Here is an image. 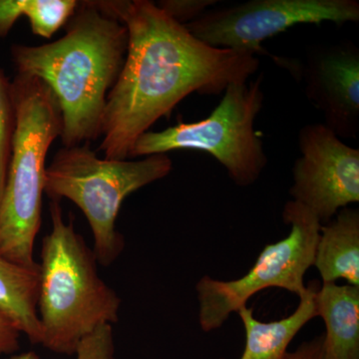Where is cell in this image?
<instances>
[{
	"label": "cell",
	"mask_w": 359,
	"mask_h": 359,
	"mask_svg": "<svg viewBox=\"0 0 359 359\" xmlns=\"http://www.w3.org/2000/svg\"><path fill=\"white\" fill-rule=\"evenodd\" d=\"M94 4L128 30L126 58L104 112L98 151L106 159H129L139 137L187 96L218 95L259 69L257 55L204 43L154 2Z\"/></svg>",
	"instance_id": "6da1fadb"
},
{
	"label": "cell",
	"mask_w": 359,
	"mask_h": 359,
	"mask_svg": "<svg viewBox=\"0 0 359 359\" xmlns=\"http://www.w3.org/2000/svg\"><path fill=\"white\" fill-rule=\"evenodd\" d=\"M127 48L126 26L99 11L94 1L79 2L65 34L56 41L11 46L16 73L39 78L55 96L65 147L100 138L107 96L121 72Z\"/></svg>",
	"instance_id": "7a4b0ae2"
},
{
	"label": "cell",
	"mask_w": 359,
	"mask_h": 359,
	"mask_svg": "<svg viewBox=\"0 0 359 359\" xmlns=\"http://www.w3.org/2000/svg\"><path fill=\"white\" fill-rule=\"evenodd\" d=\"M51 231L42 241L37 313L41 346L73 355L82 340L119 320L121 299L97 269V259L73 222L63 219L60 201L49 205Z\"/></svg>",
	"instance_id": "3957f363"
},
{
	"label": "cell",
	"mask_w": 359,
	"mask_h": 359,
	"mask_svg": "<svg viewBox=\"0 0 359 359\" xmlns=\"http://www.w3.org/2000/svg\"><path fill=\"white\" fill-rule=\"evenodd\" d=\"M11 89L16 126L0 203V256L36 269L35 240L41 226L47 152L62 133V115L49 87L16 73Z\"/></svg>",
	"instance_id": "277c9868"
},
{
	"label": "cell",
	"mask_w": 359,
	"mask_h": 359,
	"mask_svg": "<svg viewBox=\"0 0 359 359\" xmlns=\"http://www.w3.org/2000/svg\"><path fill=\"white\" fill-rule=\"evenodd\" d=\"M172 170L173 162L167 154L111 160L82 144L63 147L54 155L45 170L44 193L51 200L65 198L81 210L93 233L97 263L110 266L124 250V238L116 228L123 202Z\"/></svg>",
	"instance_id": "5b68a950"
},
{
	"label": "cell",
	"mask_w": 359,
	"mask_h": 359,
	"mask_svg": "<svg viewBox=\"0 0 359 359\" xmlns=\"http://www.w3.org/2000/svg\"><path fill=\"white\" fill-rule=\"evenodd\" d=\"M263 80L261 74L252 81L229 85L219 105L201 121L179 122L162 131L141 135L130 158L202 151L218 161L236 185H254L268 165L263 141L255 130L264 105Z\"/></svg>",
	"instance_id": "8992f818"
},
{
	"label": "cell",
	"mask_w": 359,
	"mask_h": 359,
	"mask_svg": "<svg viewBox=\"0 0 359 359\" xmlns=\"http://www.w3.org/2000/svg\"><path fill=\"white\" fill-rule=\"evenodd\" d=\"M283 219L290 226L287 237L266 245L242 278L222 280L204 276L197 283L203 332L223 327L231 314L247 306L250 297L262 290L276 287L299 297L304 294V276L313 266L321 224L306 207L294 201L283 207Z\"/></svg>",
	"instance_id": "52a82bcc"
},
{
	"label": "cell",
	"mask_w": 359,
	"mask_h": 359,
	"mask_svg": "<svg viewBox=\"0 0 359 359\" xmlns=\"http://www.w3.org/2000/svg\"><path fill=\"white\" fill-rule=\"evenodd\" d=\"M358 21V0H250L209 9L185 27L210 46L257 55L266 53L264 40L295 25Z\"/></svg>",
	"instance_id": "ba28073f"
},
{
	"label": "cell",
	"mask_w": 359,
	"mask_h": 359,
	"mask_svg": "<svg viewBox=\"0 0 359 359\" xmlns=\"http://www.w3.org/2000/svg\"><path fill=\"white\" fill-rule=\"evenodd\" d=\"M297 142L302 156L292 167V201L327 224L340 210L359 202V150L323 123L304 125Z\"/></svg>",
	"instance_id": "9c48e42d"
},
{
	"label": "cell",
	"mask_w": 359,
	"mask_h": 359,
	"mask_svg": "<svg viewBox=\"0 0 359 359\" xmlns=\"http://www.w3.org/2000/svg\"><path fill=\"white\" fill-rule=\"evenodd\" d=\"M304 93L340 139L359 131V49L353 41L311 47L302 71Z\"/></svg>",
	"instance_id": "30bf717a"
},
{
	"label": "cell",
	"mask_w": 359,
	"mask_h": 359,
	"mask_svg": "<svg viewBox=\"0 0 359 359\" xmlns=\"http://www.w3.org/2000/svg\"><path fill=\"white\" fill-rule=\"evenodd\" d=\"M316 316L325 321L327 359H359V287L323 283L314 294Z\"/></svg>",
	"instance_id": "8fae6325"
},
{
	"label": "cell",
	"mask_w": 359,
	"mask_h": 359,
	"mask_svg": "<svg viewBox=\"0 0 359 359\" xmlns=\"http://www.w3.org/2000/svg\"><path fill=\"white\" fill-rule=\"evenodd\" d=\"M313 266L323 283L344 280L347 285L359 287L358 209L344 208L321 224Z\"/></svg>",
	"instance_id": "7c38bea8"
},
{
	"label": "cell",
	"mask_w": 359,
	"mask_h": 359,
	"mask_svg": "<svg viewBox=\"0 0 359 359\" xmlns=\"http://www.w3.org/2000/svg\"><path fill=\"white\" fill-rule=\"evenodd\" d=\"M316 290L314 285L306 287L294 313L282 320L262 321L255 318L254 309L249 306L238 309L245 332L244 353L240 359H287L292 340L316 316Z\"/></svg>",
	"instance_id": "4fadbf2b"
},
{
	"label": "cell",
	"mask_w": 359,
	"mask_h": 359,
	"mask_svg": "<svg viewBox=\"0 0 359 359\" xmlns=\"http://www.w3.org/2000/svg\"><path fill=\"white\" fill-rule=\"evenodd\" d=\"M39 266L25 268L0 256V313L33 344H41L37 313Z\"/></svg>",
	"instance_id": "5bb4252c"
},
{
	"label": "cell",
	"mask_w": 359,
	"mask_h": 359,
	"mask_svg": "<svg viewBox=\"0 0 359 359\" xmlns=\"http://www.w3.org/2000/svg\"><path fill=\"white\" fill-rule=\"evenodd\" d=\"M77 0H0V39L21 16L28 18L33 34L50 39L76 11Z\"/></svg>",
	"instance_id": "9a60e30c"
},
{
	"label": "cell",
	"mask_w": 359,
	"mask_h": 359,
	"mask_svg": "<svg viewBox=\"0 0 359 359\" xmlns=\"http://www.w3.org/2000/svg\"><path fill=\"white\" fill-rule=\"evenodd\" d=\"M15 126L16 113L11 82L0 68V203L6 187Z\"/></svg>",
	"instance_id": "2e32d148"
},
{
	"label": "cell",
	"mask_w": 359,
	"mask_h": 359,
	"mask_svg": "<svg viewBox=\"0 0 359 359\" xmlns=\"http://www.w3.org/2000/svg\"><path fill=\"white\" fill-rule=\"evenodd\" d=\"M76 359H117L112 325H104L97 328L78 346ZM9 359H40L34 351L13 354Z\"/></svg>",
	"instance_id": "e0dca14e"
},
{
	"label": "cell",
	"mask_w": 359,
	"mask_h": 359,
	"mask_svg": "<svg viewBox=\"0 0 359 359\" xmlns=\"http://www.w3.org/2000/svg\"><path fill=\"white\" fill-rule=\"evenodd\" d=\"M218 4V0H162L157 6L172 20L185 26Z\"/></svg>",
	"instance_id": "ac0fdd59"
},
{
	"label": "cell",
	"mask_w": 359,
	"mask_h": 359,
	"mask_svg": "<svg viewBox=\"0 0 359 359\" xmlns=\"http://www.w3.org/2000/svg\"><path fill=\"white\" fill-rule=\"evenodd\" d=\"M20 332L0 313V356L15 353L20 348Z\"/></svg>",
	"instance_id": "d6986e66"
},
{
	"label": "cell",
	"mask_w": 359,
	"mask_h": 359,
	"mask_svg": "<svg viewBox=\"0 0 359 359\" xmlns=\"http://www.w3.org/2000/svg\"><path fill=\"white\" fill-rule=\"evenodd\" d=\"M287 359H327L323 351V335L302 342L295 351H290Z\"/></svg>",
	"instance_id": "ffe728a7"
}]
</instances>
